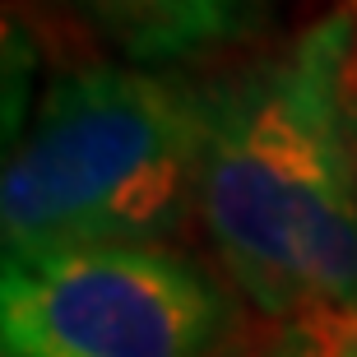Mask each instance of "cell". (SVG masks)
<instances>
[{
	"mask_svg": "<svg viewBox=\"0 0 357 357\" xmlns=\"http://www.w3.org/2000/svg\"><path fill=\"white\" fill-rule=\"evenodd\" d=\"M320 353H325L320 320H292V325H269L260 334H241L218 357H320Z\"/></svg>",
	"mask_w": 357,
	"mask_h": 357,
	"instance_id": "obj_5",
	"label": "cell"
},
{
	"mask_svg": "<svg viewBox=\"0 0 357 357\" xmlns=\"http://www.w3.org/2000/svg\"><path fill=\"white\" fill-rule=\"evenodd\" d=\"M320 334H325V353L320 357H357V316L320 320Z\"/></svg>",
	"mask_w": 357,
	"mask_h": 357,
	"instance_id": "obj_6",
	"label": "cell"
},
{
	"mask_svg": "<svg viewBox=\"0 0 357 357\" xmlns=\"http://www.w3.org/2000/svg\"><path fill=\"white\" fill-rule=\"evenodd\" d=\"M195 218V89L130 61L56 75L0 181L5 260L172 246Z\"/></svg>",
	"mask_w": 357,
	"mask_h": 357,
	"instance_id": "obj_2",
	"label": "cell"
},
{
	"mask_svg": "<svg viewBox=\"0 0 357 357\" xmlns=\"http://www.w3.org/2000/svg\"><path fill=\"white\" fill-rule=\"evenodd\" d=\"M130 66L167 70L232 52L260 33L269 0H61Z\"/></svg>",
	"mask_w": 357,
	"mask_h": 357,
	"instance_id": "obj_4",
	"label": "cell"
},
{
	"mask_svg": "<svg viewBox=\"0 0 357 357\" xmlns=\"http://www.w3.org/2000/svg\"><path fill=\"white\" fill-rule=\"evenodd\" d=\"M195 89V218L269 325L357 316V0Z\"/></svg>",
	"mask_w": 357,
	"mask_h": 357,
	"instance_id": "obj_1",
	"label": "cell"
},
{
	"mask_svg": "<svg viewBox=\"0 0 357 357\" xmlns=\"http://www.w3.org/2000/svg\"><path fill=\"white\" fill-rule=\"evenodd\" d=\"M237 288L181 246H89L5 260V357H218L241 339Z\"/></svg>",
	"mask_w": 357,
	"mask_h": 357,
	"instance_id": "obj_3",
	"label": "cell"
}]
</instances>
